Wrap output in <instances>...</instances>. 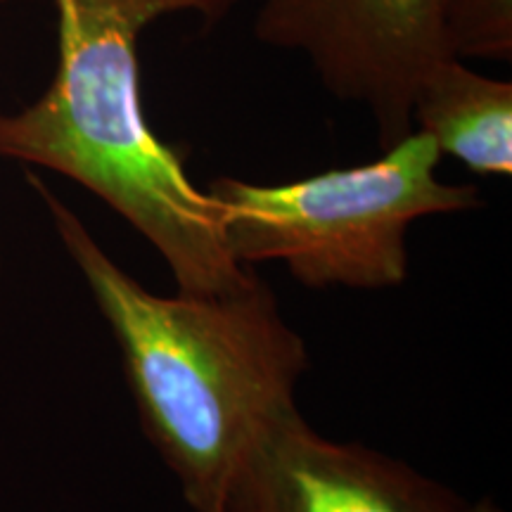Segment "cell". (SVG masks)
<instances>
[{
	"label": "cell",
	"mask_w": 512,
	"mask_h": 512,
	"mask_svg": "<svg viewBox=\"0 0 512 512\" xmlns=\"http://www.w3.org/2000/svg\"><path fill=\"white\" fill-rule=\"evenodd\" d=\"M64 249L117 337L140 425L195 512H221L256 441L297 408L304 339L259 275L223 294L150 292L102 249L41 178Z\"/></svg>",
	"instance_id": "1"
},
{
	"label": "cell",
	"mask_w": 512,
	"mask_h": 512,
	"mask_svg": "<svg viewBox=\"0 0 512 512\" xmlns=\"http://www.w3.org/2000/svg\"><path fill=\"white\" fill-rule=\"evenodd\" d=\"M57 69L41 98L0 112V159L72 178L157 249L178 292L223 294L254 273L223 240L219 204L147 124L138 46L145 29L195 12L221 22L240 0H50Z\"/></svg>",
	"instance_id": "2"
},
{
	"label": "cell",
	"mask_w": 512,
	"mask_h": 512,
	"mask_svg": "<svg viewBox=\"0 0 512 512\" xmlns=\"http://www.w3.org/2000/svg\"><path fill=\"white\" fill-rule=\"evenodd\" d=\"M439 162L434 140L413 131L375 162L278 185L219 176L207 192L242 266L283 261L311 290H389L408 275L415 221L482 204L475 185L441 181Z\"/></svg>",
	"instance_id": "3"
},
{
	"label": "cell",
	"mask_w": 512,
	"mask_h": 512,
	"mask_svg": "<svg viewBox=\"0 0 512 512\" xmlns=\"http://www.w3.org/2000/svg\"><path fill=\"white\" fill-rule=\"evenodd\" d=\"M254 38L304 55L332 98L366 107L382 150L413 133V98L448 48L439 0H264Z\"/></svg>",
	"instance_id": "4"
},
{
	"label": "cell",
	"mask_w": 512,
	"mask_h": 512,
	"mask_svg": "<svg viewBox=\"0 0 512 512\" xmlns=\"http://www.w3.org/2000/svg\"><path fill=\"white\" fill-rule=\"evenodd\" d=\"M463 505L401 460L325 439L294 408L249 448L221 512H458Z\"/></svg>",
	"instance_id": "5"
},
{
	"label": "cell",
	"mask_w": 512,
	"mask_h": 512,
	"mask_svg": "<svg viewBox=\"0 0 512 512\" xmlns=\"http://www.w3.org/2000/svg\"><path fill=\"white\" fill-rule=\"evenodd\" d=\"M413 131L482 176L512 174V83L448 57L425 74L413 98Z\"/></svg>",
	"instance_id": "6"
},
{
	"label": "cell",
	"mask_w": 512,
	"mask_h": 512,
	"mask_svg": "<svg viewBox=\"0 0 512 512\" xmlns=\"http://www.w3.org/2000/svg\"><path fill=\"white\" fill-rule=\"evenodd\" d=\"M451 53L460 60L512 57V0H439Z\"/></svg>",
	"instance_id": "7"
},
{
	"label": "cell",
	"mask_w": 512,
	"mask_h": 512,
	"mask_svg": "<svg viewBox=\"0 0 512 512\" xmlns=\"http://www.w3.org/2000/svg\"><path fill=\"white\" fill-rule=\"evenodd\" d=\"M458 512H503V510L498 508L491 498H482V501H477V503H465Z\"/></svg>",
	"instance_id": "8"
},
{
	"label": "cell",
	"mask_w": 512,
	"mask_h": 512,
	"mask_svg": "<svg viewBox=\"0 0 512 512\" xmlns=\"http://www.w3.org/2000/svg\"><path fill=\"white\" fill-rule=\"evenodd\" d=\"M3 3H8V0H0V5H3Z\"/></svg>",
	"instance_id": "9"
}]
</instances>
